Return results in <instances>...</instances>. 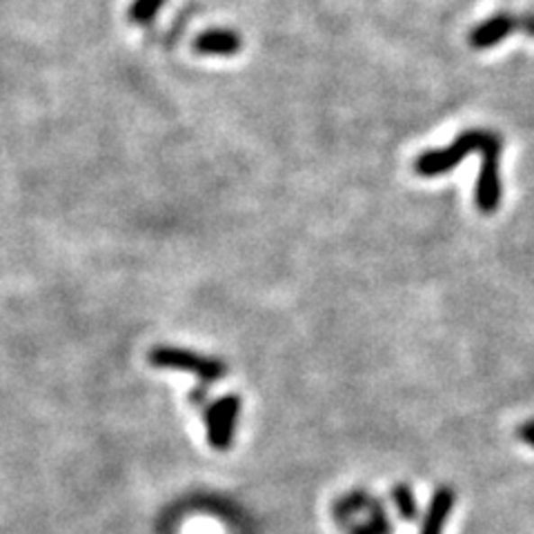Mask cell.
Listing matches in <instances>:
<instances>
[{
	"mask_svg": "<svg viewBox=\"0 0 534 534\" xmlns=\"http://www.w3.org/2000/svg\"><path fill=\"white\" fill-rule=\"evenodd\" d=\"M148 361L149 366L158 367V370L163 367V370L192 372L203 385L225 379V375H228V366L221 358L203 357V354L192 352V349L172 348V345H158V348H154L149 352Z\"/></svg>",
	"mask_w": 534,
	"mask_h": 534,
	"instance_id": "cell-1",
	"label": "cell"
},
{
	"mask_svg": "<svg viewBox=\"0 0 534 534\" xmlns=\"http://www.w3.org/2000/svg\"><path fill=\"white\" fill-rule=\"evenodd\" d=\"M493 131L488 130H470L463 131L455 139V143L446 149H430L423 152L414 160V172L423 178L441 176V174L452 172L467 154L481 152L485 148V143L490 140Z\"/></svg>",
	"mask_w": 534,
	"mask_h": 534,
	"instance_id": "cell-2",
	"label": "cell"
},
{
	"mask_svg": "<svg viewBox=\"0 0 534 534\" xmlns=\"http://www.w3.org/2000/svg\"><path fill=\"white\" fill-rule=\"evenodd\" d=\"M501 152H503L501 136L493 131L485 148L481 149L484 160H481L479 178H476L475 187V203L484 214H493L501 205V192H503V187H501Z\"/></svg>",
	"mask_w": 534,
	"mask_h": 534,
	"instance_id": "cell-3",
	"label": "cell"
},
{
	"mask_svg": "<svg viewBox=\"0 0 534 534\" xmlns=\"http://www.w3.org/2000/svg\"><path fill=\"white\" fill-rule=\"evenodd\" d=\"M205 428L207 443L219 452H228L236 437V423L240 417V396L225 394L207 405L205 410Z\"/></svg>",
	"mask_w": 534,
	"mask_h": 534,
	"instance_id": "cell-4",
	"label": "cell"
},
{
	"mask_svg": "<svg viewBox=\"0 0 534 534\" xmlns=\"http://www.w3.org/2000/svg\"><path fill=\"white\" fill-rule=\"evenodd\" d=\"M192 45L198 56L231 59L243 50V36H240V32L230 30V27H210V30H203Z\"/></svg>",
	"mask_w": 534,
	"mask_h": 534,
	"instance_id": "cell-5",
	"label": "cell"
},
{
	"mask_svg": "<svg viewBox=\"0 0 534 534\" xmlns=\"http://www.w3.org/2000/svg\"><path fill=\"white\" fill-rule=\"evenodd\" d=\"M517 30V16L508 12H499L494 14V16H490L488 21L479 23V25L470 32V36H467V42H470V47H475V50H488V47L499 45L501 41H505Z\"/></svg>",
	"mask_w": 534,
	"mask_h": 534,
	"instance_id": "cell-6",
	"label": "cell"
},
{
	"mask_svg": "<svg viewBox=\"0 0 534 534\" xmlns=\"http://www.w3.org/2000/svg\"><path fill=\"white\" fill-rule=\"evenodd\" d=\"M455 490L452 488H439L430 501L428 514L423 517L419 534H441L446 528L448 519H450L452 508H455Z\"/></svg>",
	"mask_w": 534,
	"mask_h": 534,
	"instance_id": "cell-7",
	"label": "cell"
},
{
	"mask_svg": "<svg viewBox=\"0 0 534 534\" xmlns=\"http://www.w3.org/2000/svg\"><path fill=\"white\" fill-rule=\"evenodd\" d=\"M169 0H131L127 7V21L136 27L152 25L160 12L167 7Z\"/></svg>",
	"mask_w": 534,
	"mask_h": 534,
	"instance_id": "cell-8",
	"label": "cell"
},
{
	"mask_svg": "<svg viewBox=\"0 0 534 534\" xmlns=\"http://www.w3.org/2000/svg\"><path fill=\"white\" fill-rule=\"evenodd\" d=\"M372 517L367 519L366 523H361V526H352L349 528V534H392L394 532V528H392L390 519H387L385 510H383V505L379 501H372Z\"/></svg>",
	"mask_w": 534,
	"mask_h": 534,
	"instance_id": "cell-9",
	"label": "cell"
},
{
	"mask_svg": "<svg viewBox=\"0 0 534 534\" xmlns=\"http://www.w3.org/2000/svg\"><path fill=\"white\" fill-rule=\"evenodd\" d=\"M392 501H394L396 510H399L403 521H417L419 519L417 499H414L412 488H410L408 484H396L394 488H392Z\"/></svg>",
	"mask_w": 534,
	"mask_h": 534,
	"instance_id": "cell-10",
	"label": "cell"
},
{
	"mask_svg": "<svg viewBox=\"0 0 534 534\" xmlns=\"http://www.w3.org/2000/svg\"><path fill=\"white\" fill-rule=\"evenodd\" d=\"M370 503H372V499L366 493H354V494L345 496V499H341L337 505H334L337 521L339 519H341V521H348V519H352L358 510L367 508Z\"/></svg>",
	"mask_w": 534,
	"mask_h": 534,
	"instance_id": "cell-11",
	"label": "cell"
},
{
	"mask_svg": "<svg viewBox=\"0 0 534 534\" xmlns=\"http://www.w3.org/2000/svg\"><path fill=\"white\" fill-rule=\"evenodd\" d=\"M519 21V30L526 32L530 39H534V14L528 12V14H521V16H517Z\"/></svg>",
	"mask_w": 534,
	"mask_h": 534,
	"instance_id": "cell-12",
	"label": "cell"
},
{
	"mask_svg": "<svg viewBox=\"0 0 534 534\" xmlns=\"http://www.w3.org/2000/svg\"><path fill=\"white\" fill-rule=\"evenodd\" d=\"M517 434L521 441H526L528 446L534 448V421H526V423L517 430Z\"/></svg>",
	"mask_w": 534,
	"mask_h": 534,
	"instance_id": "cell-13",
	"label": "cell"
},
{
	"mask_svg": "<svg viewBox=\"0 0 534 534\" xmlns=\"http://www.w3.org/2000/svg\"><path fill=\"white\" fill-rule=\"evenodd\" d=\"M205 396H207L205 385H201V387H194V390H192V394H190V401H192V403H196V405H203V403H205Z\"/></svg>",
	"mask_w": 534,
	"mask_h": 534,
	"instance_id": "cell-14",
	"label": "cell"
}]
</instances>
